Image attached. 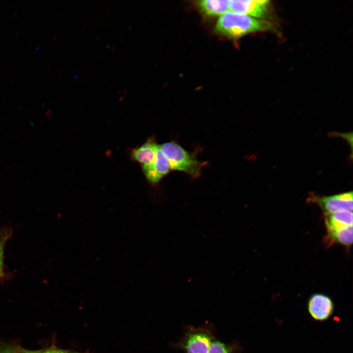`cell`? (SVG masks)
Segmentation results:
<instances>
[{
  "instance_id": "obj_9",
  "label": "cell",
  "mask_w": 353,
  "mask_h": 353,
  "mask_svg": "<svg viewBox=\"0 0 353 353\" xmlns=\"http://www.w3.org/2000/svg\"><path fill=\"white\" fill-rule=\"evenodd\" d=\"M325 225L328 232L353 226L352 211L343 210L325 215Z\"/></svg>"
},
{
  "instance_id": "obj_10",
  "label": "cell",
  "mask_w": 353,
  "mask_h": 353,
  "mask_svg": "<svg viewBox=\"0 0 353 353\" xmlns=\"http://www.w3.org/2000/svg\"><path fill=\"white\" fill-rule=\"evenodd\" d=\"M229 2L224 0H202L198 1L197 5L205 16H221L229 10Z\"/></svg>"
},
{
  "instance_id": "obj_8",
  "label": "cell",
  "mask_w": 353,
  "mask_h": 353,
  "mask_svg": "<svg viewBox=\"0 0 353 353\" xmlns=\"http://www.w3.org/2000/svg\"><path fill=\"white\" fill-rule=\"evenodd\" d=\"M157 145L152 139H149L142 145L133 150L131 155L133 160L142 166L151 165L155 160Z\"/></svg>"
},
{
  "instance_id": "obj_2",
  "label": "cell",
  "mask_w": 353,
  "mask_h": 353,
  "mask_svg": "<svg viewBox=\"0 0 353 353\" xmlns=\"http://www.w3.org/2000/svg\"><path fill=\"white\" fill-rule=\"evenodd\" d=\"M160 146L171 170L183 172L196 178L200 176L202 168L207 164L206 162L199 161L195 153L188 151L175 141L165 142Z\"/></svg>"
},
{
  "instance_id": "obj_11",
  "label": "cell",
  "mask_w": 353,
  "mask_h": 353,
  "mask_svg": "<svg viewBox=\"0 0 353 353\" xmlns=\"http://www.w3.org/2000/svg\"><path fill=\"white\" fill-rule=\"evenodd\" d=\"M328 234L329 239L337 243L347 247L352 244L353 226L328 232Z\"/></svg>"
},
{
  "instance_id": "obj_6",
  "label": "cell",
  "mask_w": 353,
  "mask_h": 353,
  "mask_svg": "<svg viewBox=\"0 0 353 353\" xmlns=\"http://www.w3.org/2000/svg\"><path fill=\"white\" fill-rule=\"evenodd\" d=\"M334 303L328 296L322 293L312 295L308 299L307 309L311 317L315 320H328L334 311Z\"/></svg>"
},
{
  "instance_id": "obj_14",
  "label": "cell",
  "mask_w": 353,
  "mask_h": 353,
  "mask_svg": "<svg viewBox=\"0 0 353 353\" xmlns=\"http://www.w3.org/2000/svg\"><path fill=\"white\" fill-rule=\"evenodd\" d=\"M43 353H68L67 351L56 348L55 347H51L48 349L47 350L43 352Z\"/></svg>"
},
{
  "instance_id": "obj_17",
  "label": "cell",
  "mask_w": 353,
  "mask_h": 353,
  "mask_svg": "<svg viewBox=\"0 0 353 353\" xmlns=\"http://www.w3.org/2000/svg\"><path fill=\"white\" fill-rule=\"evenodd\" d=\"M1 248V247H0V251H2Z\"/></svg>"
},
{
  "instance_id": "obj_1",
  "label": "cell",
  "mask_w": 353,
  "mask_h": 353,
  "mask_svg": "<svg viewBox=\"0 0 353 353\" xmlns=\"http://www.w3.org/2000/svg\"><path fill=\"white\" fill-rule=\"evenodd\" d=\"M272 24L264 19L227 12L221 15L214 27L216 33L230 39H238L253 32L271 30Z\"/></svg>"
},
{
  "instance_id": "obj_7",
  "label": "cell",
  "mask_w": 353,
  "mask_h": 353,
  "mask_svg": "<svg viewBox=\"0 0 353 353\" xmlns=\"http://www.w3.org/2000/svg\"><path fill=\"white\" fill-rule=\"evenodd\" d=\"M143 171L147 180L152 184H156L168 174L171 170L168 160L158 145L155 160L152 164L142 166Z\"/></svg>"
},
{
  "instance_id": "obj_3",
  "label": "cell",
  "mask_w": 353,
  "mask_h": 353,
  "mask_svg": "<svg viewBox=\"0 0 353 353\" xmlns=\"http://www.w3.org/2000/svg\"><path fill=\"white\" fill-rule=\"evenodd\" d=\"M312 200L321 207L325 215L341 210H353V192L332 196H314Z\"/></svg>"
},
{
  "instance_id": "obj_12",
  "label": "cell",
  "mask_w": 353,
  "mask_h": 353,
  "mask_svg": "<svg viewBox=\"0 0 353 353\" xmlns=\"http://www.w3.org/2000/svg\"><path fill=\"white\" fill-rule=\"evenodd\" d=\"M232 345L218 340H212L207 353H234Z\"/></svg>"
},
{
  "instance_id": "obj_15",
  "label": "cell",
  "mask_w": 353,
  "mask_h": 353,
  "mask_svg": "<svg viewBox=\"0 0 353 353\" xmlns=\"http://www.w3.org/2000/svg\"><path fill=\"white\" fill-rule=\"evenodd\" d=\"M18 353H43L40 351H33L25 349L18 350Z\"/></svg>"
},
{
  "instance_id": "obj_5",
  "label": "cell",
  "mask_w": 353,
  "mask_h": 353,
  "mask_svg": "<svg viewBox=\"0 0 353 353\" xmlns=\"http://www.w3.org/2000/svg\"><path fill=\"white\" fill-rule=\"evenodd\" d=\"M208 330L203 329H192L185 335L182 343L186 353H207L212 341Z\"/></svg>"
},
{
  "instance_id": "obj_4",
  "label": "cell",
  "mask_w": 353,
  "mask_h": 353,
  "mask_svg": "<svg viewBox=\"0 0 353 353\" xmlns=\"http://www.w3.org/2000/svg\"><path fill=\"white\" fill-rule=\"evenodd\" d=\"M269 2L267 0H229V9L234 13L262 19L269 12Z\"/></svg>"
},
{
  "instance_id": "obj_16",
  "label": "cell",
  "mask_w": 353,
  "mask_h": 353,
  "mask_svg": "<svg viewBox=\"0 0 353 353\" xmlns=\"http://www.w3.org/2000/svg\"><path fill=\"white\" fill-rule=\"evenodd\" d=\"M2 275V252L0 251V277Z\"/></svg>"
},
{
  "instance_id": "obj_13",
  "label": "cell",
  "mask_w": 353,
  "mask_h": 353,
  "mask_svg": "<svg viewBox=\"0 0 353 353\" xmlns=\"http://www.w3.org/2000/svg\"><path fill=\"white\" fill-rule=\"evenodd\" d=\"M0 353H18V350L9 345L0 346Z\"/></svg>"
}]
</instances>
